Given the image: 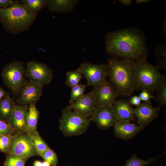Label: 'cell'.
<instances>
[{"label": "cell", "instance_id": "cell-21", "mask_svg": "<svg viewBox=\"0 0 166 166\" xmlns=\"http://www.w3.org/2000/svg\"><path fill=\"white\" fill-rule=\"evenodd\" d=\"M46 0H22L21 3L30 12L37 15L43 8L46 6Z\"/></svg>", "mask_w": 166, "mask_h": 166}, {"label": "cell", "instance_id": "cell-36", "mask_svg": "<svg viewBox=\"0 0 166 166\" xmlns=\"http://www.w3.org/2000/svg\"><path fill=\"white\" fill-rule=\"evenodd\" d=\"M7 95H8V94L0 87V101L3 97Z\"/></svg>", "mask_w": 166, "mask_h": 166}, {"label": "cell", "instance_id": "cell-8", "mask_svg": "<svg viewBox=\"0 0 166 166\" xmlns=\"http://www.w3.org/2000/svg\"><path fill=\"white\" fill-rule=\"evenodd\" d=\"M82 74L86 78L87 86L93 87L102 84L108 80V67L107 64H93L87 62L81 63L79 67Z\"/></svg>", "mask_w": 166, "mask_h": 166}, {"label": "cell", "instance_id": "cell-3", "mask_svg": "<svg viewBox=\"0 0 166 166\" xmlns=\"http://www.w3.org/2000/svg\"><path fill=\"white\" fill-rule=\"evenodd\" d=\"M37 15L30 12L18 0H14L10 6L0 8V21L9 33L16 34L28 30Z\"/></svg>", "mask_w": 166, "mask_h": 166}, {"label": "cell", "instance_id": "cell-29", "mask_svg": "<svg viewBox=\"0 0 166 166\" xmlns=\"http://www.w3.org/2000/svg\"><path fill=\"white\" fill-rule=\"evenodd\" d=\"M13 135L0 136V151L7 154Z\"/></svg>", "mask_w": 166, "mask_h": 166}, {"label": "cell", "instance_id": "cell-24", "mask_svg": "<svg viewBox=\"0 0 166 166\" xmlns=\"http://www.w3.org/2000/svg\"><path fill=\"white\" fill-rule=\"evenodd\" d=\"M156 65L158 69H166V50L164 45H160L156 49Z\"/></svg>", "mask_w": 166, "mask_h": 166}, {"label": "cell", "instance_id": "cell-38", "mask_svg": "<svg viewBox=\"0 0 166 166\" xmlns=\"http://www.w3.org/2000/svg\"><path fill=\"white\" fill-rule=\"evenodd\" d=\"M150 0H136V2L137 4H139L142 3L147 2H149Z\"/></svg>", "mask_w": 166, "mask_h": 166}, {"label": "cell", "instance_id": "cell-35", "mask_svg": "<svg viewBox=\"0 0 166 166\" xmlns=\"http://www.w3.org/2000/svg\"><path fill=\"white\" fill-rule=\"evenodd\" d=\"M120 3L125 6H129L132 3L131 0H119L118 1Z\"/></svg>", "mask_w": 166, "mask_h": 166}, {"label": "cell", "instance_id": "cell-2", "mask_svg": "<svg viewBox=\"0 0 166 166\" xmlns=\"http://www.w3.org/2000/svg\"><path fill=\"white\" fill-rule=\"evenodd\" d=\"M135 60L112 57L107 64L108 77L119 95L128 96L135 89Z\"/></svg>", "mask_w": 166, "mask_h": 166}, {"label": "cell", "instance_id": "cell-30", "mask_svg": "<svg viewBox=\"0 0 166 166\" xmlns=\"http://www.w3.org/2000/svg\"><path fill=\"white\" fill-rule=\"evenodd\" d=\"M44 160L49 162L52 166H56L58 159L54 152L49 148L41 156Z\"/></svg>", "mask_w": 166, "mask_h": 166}, {"label": "cell", "instance_id": "cell-9", "mask_svg": "<svg viewBox=\"0 0 166 166\" xmlns=\"http://www.w3.org/2000/svg\"><path fill=\"white\" fill-rule=\"evenodd\" d=\"M25 75L30 80L44 86L50 83L53 73L51 69L45 64L31 61L26 64Z\"/></svg>", "mask_w": 166, "mask_h": 166}, {"label": "cell", "instance_id": "cell-11", "mask_svg": "<svg viewBox=\"0 0 166 166\" xmlns=\"http://www.w3.org/2000/svg\"><path fill=\"white\" fill-rule=\"evenodd\" d=\"M43 86L30 80L25 81L19 92L18 101L21 106L29 107L39 101Z\"/></svg>", "mask_w": 166, "mask_h": 166}, {"label": "cell", "instance_id": "cell-26", "mask_svg": "<svg viewBox=\"0 0 166 166\" xmlns=\"http://www.w3.org/2000/svg\"><path fill=\"white\" fill-rule=\"evenodd\" d=\"M27 159L21 158L12 154H7L4 163V166H25Z\"/></svg>", "mask_w": 166, "mask_h": 166}, {"label": "cell", "instance_id": "cell-20", "mask_svg": "<svg viewBox=\"0 0 166 166\" xmlns=\"http://www.w3.org/2000/svg\"><path fill=\"white\" fill-rule=\"evenodd\" d=\"M15 103L8 95L3 97L0 101V119L8 124Z\"/></svg>", "mask_w": 166, "mask_h": 166}, {"label": "cell", "instance_id": "cell-25", "mask_svg": "<svg viewBox=\"0 0 166 166\" xmlns=\"http://www.w3.org/2000/svg\"><path fill=\"white\" fill-rule=\"evenodd\" d=\"M159 157L151 158L147 160L139 158L134 154L128 160L124 166H145L155 161Z\"/></svg>", "mask_w": 166, "mask_h": 166}, {"label": "cell", "instance_id": "cell-23", "mask_svg": "<svg viewBox=\"0 0 166 166\" xmlns=\"http://www.w3.org/2000/svg\"><path fill=\"white\" fill-rule=\"evenodd\" d=\"M82 75L79 67L76 70L68 71L66 73L65 84L71 88L77 85L82 77Z\"/></svg>", "mask_w": 166, "mask_h": 166}, {"label": "cell", "instance_id": "cell-28", "mask_svg": "<svg viewBox=\"0 0 166 166\" xmlns=\"http://www.w3.org/2000/svg\"><path fill=\"white\" fill-rule=\"evenodd\" d=\"M157 93L155 98L161 106H163L166 103V83L163 82L156 91Z\"/></svg>", "mask_w": 166, "mask_h": 166}, {"label": "cell", "instance_id": "cell-37", "mask_svg": "<svg viewBox=\"0 0 166 166\" xmlns=\"http://www.w3.org/2000/svg\"><path fill=\"white\" fill-rule=\"evenodd\" d=\"M34 166H42V162L39 160H36L34 162Z\"/></svg>", "mask_w": 166, "mask_h": 166}, {"label": "cell", "instance_id": "cell-7", "mask_svg": "<svg viewBox=\"0 0 166 166\" xmlns=\"http://www.w3.org/2000/svg\"><path fill=\"white\" fill-rule=\"evenodd\" d=\"M7 154L27 159L37 155L31 138L24 132L13 135Z\"/></svg>", "mask_w": 166, "mask_h": 166}, {"label": "cell", "instance_id": "cell-15", "mask_svg": "<svg viewBox=\"0 0 166 166\" xmlns=\"http://www.w3.org/2000/svg\"><path fill=\"white\" fill-rule=\"evenodd\" d=\"M29 107L15 104L8 124L15 132H23L26 124Z\"/></svg>", "mask_w": 166, "mask_h": 166}, {"label": "cell", "instance_id": "cell-6", "mask_svg": "<svg viewBox=\"0 0 166 166\" xmlns=\"http://www.w3.org/2000/svg\"><path fill=\"white\" fill-rule=\"evenodd\" d=\"M25 68L24 63L14 61L9 63L3 68L2 76L6 85L14 95L19 93L25 82Z\"/></svg>", "mask_w": 166, "mask_h": 166}, {"label": "cell", "instance_id": "cell-10", "mask_svg": "<svg viewBox=\"0 0 166 166\" xmlns=\"http://www.w3.org/2000/svg\"><path fill=\"white\" fill-rule=\"evenodd\" d=\"M96 106H112L119 95L117 91L110 82L94 87L91 91Z\"/></svg>", "mask_w": 166, "mask_h": 166}, {"label": "cell", "instance_id": "cell-5", "mask_svg": "<svg viewBox=\"0 0 166 166\" xmlns=\"http://www.w3.org/2000/svg\"><path fill=\"white\" fill-rule=\"evenodd\" d=\"M92 121L74 112L66 106L62 110L59 128L67 136H78L85 132Z\"/></svg>", "mask_w": 166, "mask_h": 166}, {"label": "cell", "instance_id": "cell-19", "mask_svg": "<svg viewBox=\"0 0 166 166\" xmlns=\"http://www.w3.org/2000/svg\"><path fill=\"white\" fill-rule=\"evenodd\" d=\"M39 113L35 104L29 107L26 124L24 132L26 133H34L38 132L37 125Z\"/></svg>", "mask_w": 166, "mask_h": 166}, {"label": "cell", "instance_id": "cell-33", "mask_svg": "<svg viewBox=\"0 0 166 166\" xmlns=\"http://www.w3.org/2000/svg\"><path fill=\"white\" fill-rule=\"evenodd\" d=\"M129 101L130 104L137 106L141 104V100L139 96H134L130 98Z\"/></svg>", "mask_w": 166, "mask_h": 166}, {"label": "cell", "instance_id": "cell-39", "mask_svg": "<svg viewBox=\"0 0 166 166\" xmlns=\"http://www.w3.org/2000/svg\"><path fill=\"white\" fill-rule=\"evenodd\" d=\"M50 164L48 161L45 160L42 162V166H50Z\"/></svg>", "mask_w": 166, "mask_h": 166}, {"label": "cell", "instance_id": "cell-14", "mask_svg": "<svg viewBox=\"0 0 166 166\" xmlns=\"http://www.w3.org/2000/svg\"><path fill=\"white\" fill-rule=\"evenodd\" d=\"M159 110V108L153 107L150 102L141 103L133 109L134 116L137 119V123L144 128L157 118Z\"/></svg>", "mask_w": 166, "mask_h": 166}, {"label": "cell", "instance_id": "cell-1", "mask_svg": "<svg viewBox=\"0 0 166 166\" xmlns=\"http://www.w3.org/2000/svg\"><path fill=\"white\" fill-rule=\"evenodd\" d=\"M107 53L113 57L138 61L146 59L148 50L144 36L135 28L110 32L105 36Z\"/></svg>", "mask_w": 166, "mask_h": 166}, {"label": "cell", "instance_id": "cell-16", "mask_svg": "<svg viewBox=\"0 0 166 166\" xmlns=\"http://www.w3.org/2000/svg\"><path fill=\"white\" fill-rule=\"evenodd\" d=\"M114 126L115 136L124 140L133 137L144 128L128 121L117 122Z\"/></svg>", "mask_w": 166, "mask_h": 166}, {"label": "cell", "instance_id": "cell-13", "mask_svg": "<svg viewBox=\"0 0 166 166\" xmlns=\"http://www.w3.org/2000/svg\"><path fill=\"white\" fill-rule=\"evenodd\" d=\"M70 104L69 106L72 110L87 118L92 117L96 107L91 92Z\"/></svg>", "mask_w": 166, "mask_h": 166}, {"label": "cell", "instance_id": "cell-18", "mask_svg": "<svg viewBox=\"0 0 166 166\" xmlns=\"http://www.w3.org/2000/svg\"><path fill=\"white\" fill-rule=\"evenodd\" d=\"M78 2L77 0H49L46 6L52 12L67 13L73 11Z\"/></svg>", "mask_w": 166, "mask_h": 166}, {"label": "cell", "instance_id": "cell-34", "mask_svg": "<svg viewBox=\"0 0 166 166\" xmlns=\"http://www.w3.org/2000/svg\"><path fill=\"white\" fill-rule=\"evenodd\" d=\"M13 1L11 0H0V7L5 8L10 6L12 4Z\"/></svg>", "mask_w": 166, "mask_h": 166}, {"label": "cell", "instance_id": "cell-17", "mask_svg": "<svg viewBox=\"0 0 166 166\" xmlns=\"http://www.w3.org/2000/svg\"><path fill=\"white\" fill-rule=\"evenodd\" d=\"M113 106L117 122L124 121H136L129 101L121 99L115 101Z\"/></svg>", "mask_w": 166, "mask_h": 166}, {"label": "cell", "instance_id": "cell-12", "mask_svg": "<svg viewBox=\"0 0 166 166\" xmlns=\"http://www.w3.org/2000/svg\"><path fill=\"white\" fill-rule=\"evenodd\" d=\"M91 118L92 121L102 130L107 129L114 126L117 123L113 106H96Z\"/></svg>", "mask_w": 166, "mask_h": 166}, {"label": "cell", "instance_id": "cell-32", "mask_svg": "<svg viewBox=\"0 0 166 166\" xmlns=\"http://www.w3.org/2000/svg\"><path fill=\"white\" fill-rule=\"evenodd\" d=\"M141 101L145 102H150L154 96L151 93L147 90H142L139 96Z\"/></svg>", "mask_w": 166, "mask_h": 166}, {"label": "cell", "instance_id": "cell-22", "mask_svg": "<svg viewBox=\"0 0 166 166\" xmlns=\"http://www.w3.org/2000/svg\"><path fill=\"white\" fill-rule=\"evenodd\" d=\"M31 138L37 155L41 156L49 147L40 136L38 132L34 133H27Z\"/></svg>", "mask_w": 166, "mask_h": 166}, {"label": "cell", "instance_id": "cell-40", "mask_svg": "<svg viewBox=\"0 0 166 166\" xmlns=\"http://www.w3.org/2000/svg\"><path fill=\"white\" fill-rule=\"evenodd\" d=\"M163 31H164V33H166V19H164V20L163 22Z\"/></svg>", "mask_w": 166, "mask_h": 166}, {"label": "cell", "instance_id": "cell-31", "mask_svg": "<svg viewBox=\"0 0 166 166\" xmlns=\"http://www.w3.org/2000/svg\"><path fill=\"white\" fill-rule=\"evenodd\" d=\"M15 132L9 124L0 119V136L12 135Z\"/></svg>", "mask_w": 166, "mask_h": 166}, {"label": "cell", "instance_id": "cell-4", "mask_svg": "<svg viewBox=\"0 0 166 166\" xmlns=\"http://www.w3.org/2000/svg\"><path fill=\"white\" fill-rule=\"evenodd\" d=\"M134 72L135 89L147 90L151 93L156 91L165 77L158 69L146 59L136 61Z\"/></svg>", "mask_w": 166, "mask_h": 166}, {"label": "cell", "instance_id": "cell-27", "mask_svg": "<svg viewBox=\"0 0 166 166\" xmlns=\"http://www.w3.org/2000/svg\"><path fill=\"white\" fill-rule=\"evenodd\" d=\"M85 88V85L80 84L71 88L69 103L71 104L83 96Z\"/></svg>", "mask_w": 166, "mask_h": 166}]
</instances>
